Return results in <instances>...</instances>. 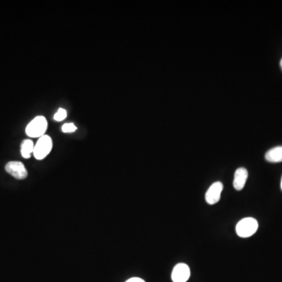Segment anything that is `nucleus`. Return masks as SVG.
Masks as SVG:
<instances>
[{
	"label": "nucleus",
	"instance_id": "nucleus-7",
	"mask_svg": "<svg viewBox=\"0 0 282 282\" xmlns=\"http://www.w3.org/2000/svg\"><path fill=\"white\" fill-rule=\"evenodd\" d=\"M248 179V171L246 168H238L235 171V179H234V188L237 191H242L246 185Z\"/></svg>",
	"mask_w": 282,
	"mask_h": 282
},
{
	"label": "nucleus",
	"instance_id": "nucleus-5",
	"mask_svg": "<svg viewBox=\"0 0 282 282\" xmlns=\"http://www.w3.org/2000/svg\"><path fill=\"white\" fill-rule=\"evenodd\" d=\"M191 275L189 266L185 263H178L174 266L172 272L174 282H187Z\"/></svg>",
	"mask_w": 282,
	"mask_h": 282
},
{
	"label": "nucleus",
	"instance_id": "nucleus-9",
	"mask_svg": "<svg viewBox=\"0 0 282 282\" xmlns=\"http://www.w3.org/2000/svg\"><path fill=\"white\" fill-rule=\"evenodd\" d=\"M33 141L31 140H25L21 147V153L22 157L25 158H29L32 156V154L34 152Z\"/></svg>",
	"mask_w": 282,
	"mask_h": 282
},
{
	"label": "nucleus",
	"instance_id": "nucleus-14",
	"mask_svg": "<svg viewBox=\"0 0 282 282\" xmlns=\"http://www.w3.org/2000/svg\"><path fill=\"white\" fill-rule=\"evenodd\" d=\"M280 188H281L282 190V177H281V182H280Z\"/></svg>",
	"mask_w": 282,
	"mask_h": 282
},
{
	"label": "nucleus",
	"instance_id": "nucleus-11",
	"mask_svg": "<svg viewBox=\"0 0 282 282\" xmlns=\"http://www.w3.org/2000/svg\"><path fill=\"white\" fill-rule=\"evenodd\" d=\"M62 130L64 133H73L77 130V127L73 123H65L62 126Z\"/></svg>",
	"mask_w": 282,
	"mask_h": 282
},
{
	"label": "nucleus",
	"instance_id": "nucleus-1",
	"mask_svg": "<svg viewBox=\"0 0 282 282\" xmlns=\"http://www.w3.org/2000/svg\"><path fill=\"white\" fill-rule=\"evenodd\" d=\"M259 223L254 218H244L238 222L236 233L241 238H249L257 232Z\"/></svg>",
	"mask_w": 282,
	"mask_h": 282
},
{
	"label": "nucleus",
	"instance_id": "nucleus-8",
	"mask_svg": "<svg viewBox=\"0 0 282 282\" xmlns=\"http://www.w3.org/2000/svg\"><path fill=\"white\" fill-rule=\"evenodd\" d=\"M265 158L269 162L277 163L282 161V146L269 150L265 154Z\"/></svg>",
	"mask_w": 282,
	"mask_h": 282
},
{
	"label": "nucleus",
	"instance_id": "nucleus-2",
	"mask_svg": "<svg viewBox=\"0 0 282 282\" xmlns=\"http://www.w3.org/2000/svg\"><path fill=\"white\" fill-rule=\"evenodd\" d=\"M47 129V121L43 116H37L26 127V133L28 137H39L44 135Z\"/></svg>",
	"mask_w": 282,
	"mask_h": 282
},
{
	"label": "nucleus",
	"instance_id": "nucleus-13",
	"mask_svg": "<svg viewBox=\"0 0 282 282\" xmlns=\"http://www.w3.org/2000/svg\"><path fill=\"white\" fill-rule=\"evenodd\" d=\"M280 68H281V69H282V58H281V60H280Z\"/></svg>",
	"mask_w": 282,
	"mask_h": 282
},
{
	"label": "nucleus",
	"instance_id": "nucleus-3",
	"mask_svg": "<svg viewBox=\"0 0 282 282\" xmlns=\"http://www.w3.org/2000/svg\"><path fill=\"white\" fill-rule=\"evenodd\" d=\"M53 147V141L50 137L43 135L37 141L34 147V156L37 160H42L46 158Z\"/></svg>",
	"mask_w": 282,
	"mask_h": 282
},
{
	"label": "nucleus",
	"instance_id": "nucleus-12",
	"mask_svg": "<svg viewBox=\"0 0 282 282\" xmlns=\"http://www.w3.org/2000/svg\"><path fill=\"white\" fill-rule=\"evenodd\" d=\"M126 282H145L143 279L140 278V277H132V278L129 279V280H126Z\"/></svg>",
	"mask_w": 282,
	"mask_h": 282
},
{
	"label": "nucleus",
	"instance_id": "nucleus-4",
	"mask_svg": "<svg viewBox=\"0 0 282 282\" xmlns=\"http://www.w3.org/2000/svg\"><path fill=\"white\" fill-rule=\"evenodd\" d=\"M6 171L18 180H25L28 177V171L21 161H10L6 165Z\"/></svg>",
	"mask_w": 282,
	"mask_h": 282
},
{
	"label": "nucleus",
	"instance_id": "nucleus-6",
	"mask_svg": "<svg viewBox=\"0 0 282 282\" xmlns=\"http://www.w3.org/2000/svg\"><path fill=\"white\" fill-rule=\"evenodd\" d=\"M223 185L222 183L215 182L211 185L210 188L205 194V201L209 205L217 203L220 200L221 193L222 191Z\"/></svg>",
	"mask_w": 282,
	"mask_h": 282
},
{
	"label": "nucleus",
	"instance_id": "nucleus-10",
	"mask_svg": "<svg viewBox=\"0 0 282 282\" xmlns=\"http://www.w3.org/2000/svg\"><path fill=\"white\" fill-rule=\"evenodd\" d=\"M67 117V111L63 108H59L58 112L54 115V120L58 122L63 121Z\"/></svg>",
	"mask_w": 282,
	"mask_h": 282
}]
</instances>
